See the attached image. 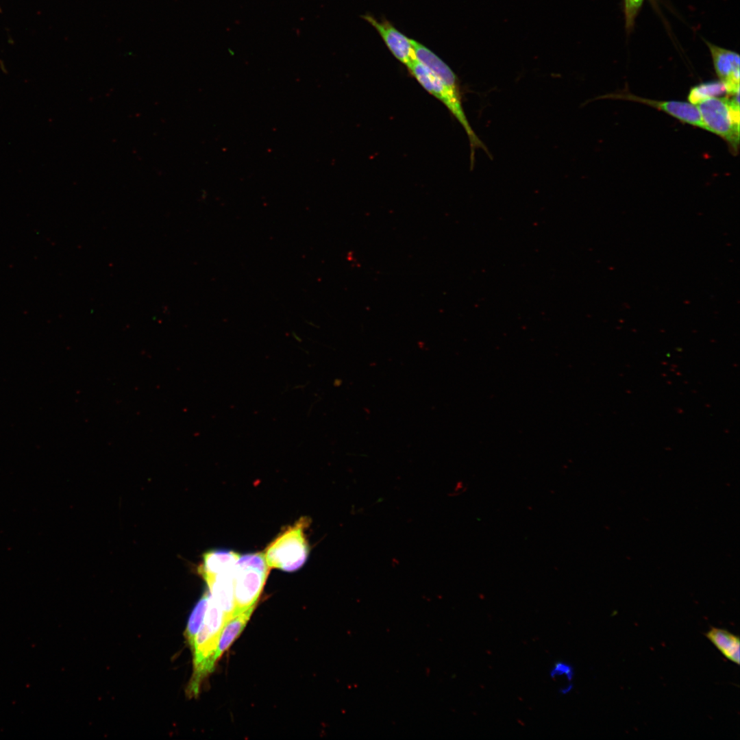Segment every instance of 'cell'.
<instances>
[{
	"mask_svg": "<svg viewBox=\"0 0 740 740\" xmlns=\"http://www.w3.org/2000/svg\"><path fill=\"white\" fill-rule=\"evenodd\" d=\"M209 594L207 610L202 625L193 645V675L186 689L190 697L198 695L203 680L209 674L217 661V648L220 634L230 619Z\"/></svg>",
	"mask_w": 740,
	"mask_h": 740,
	"instance_id": "6da1fadb",
	"label": "cell"
},
{
	"mask_svg": "<svg viewBox=\"0 0 740 740\" xmlns=\"http://www.w3.org/2000/svg\"><path fill=\"white\" fill-rule=\"evenodd\" d=\"M309 524L308 517L299 518L267 545L262 553L271 569L274 568L291 572L304 565L310 550L305 533Z\"/></svg>",
	"mask_w": 740,
	"mask_h": 740,
	"instance_id": "7a4b0ae2",
	"label": "cell"
},
{
	"mask_svg": "<svg viewBox=\"0 0 740 740\" xmlns=\"http://www.w3.org/2000/svg\"><path fill=\"white\" fill-rule=\"evenodd\" d=\"M270 570L262 552L240 556L233 574V615L256 606Z\"/></svg>",
	"mask_w": 740,
	"mask_h": 740,
	"instance_id": "3957f363",
	"label": "cell"
},
{
	"mask_svg": "<svg viewBox=\"0 0 740 740\" xmlns=\"http://www.w3.org/2000/svg\"><path fill=\"white\" fill-rule=\"evenodd\" d=\"M408 68L417 82L447 108L465 130L471 147V164H473L476 149H482L490 156L489 150L476 134L468 121L463 108L460 88L455 89L446 86L434 73L417 60Z\"/></svg>",
	"mask_w": 740,
	"mask_h": 740,
	"instance_id": "277c9868",
	"label": "cell"
},
{
	"mask_svg": "<svg viewBox=\"0 0 740 740\" xmlns=\"http://www.w3.org/2000/svg\"><path fill=\"white\" fill-rule=\"evenodd\" d=\"M708 132L724 139L736 153L739 145V92L729 97H711L697 104Z\"/></svg>",
	"mask_w": 740,
	"mask_h": 740,
	"instance_id": "5b68a950",
	"label": "cell"
},
{
	"mask_svg": "<svg viewBox=\"0 0 740 740\" xmlns=\"http://www.w3.org/2000/svg\"><path fill=\"white\" fill-rule=\"evenodd\" d=\"M604 97L645 103L665 112L684 123L708 131L698 108L691 103L680 101H656L640 97L628 92L612 94Z\"/></svg>",
	"mask_w": 740,
	"mask_h": 740,
	"instance_id": "8992f818",
	"label": "cell"
},
{
	"mask_svg": "<svg viewBox=\"0 0 740 740\" xmlns=\"http://www.w3.org/2000/svg\"><path fill=\"white\" fill-rule=\"evenodd\" d=\"M364 18L378 32L391 52L399 61L408 67L417 60L412 40L402 34L389 22L378 21L369 14L364 16Z\"/></svg>",
	"mask_w": 740,
	"mask_h": 740,
	"instance_id": "52a82bcc",
	"label": "cell"
},
{
	"mask_svg": "<svg viewBox=\"0 0 740 740\" xmlns=\"http://www.w3.org/2000/svg\"><path fill=\"white\" fill-rule=\"evenodd\" d=\"M717 76L725 86L726 93L739 92V56L737 53L707 42Z\"/></svg>",
	"mask_w": 740,
	"mask_h": 740,
	"instance_id": "ba28073f",
	"label": "cell"
},
{
	"mask_svg": "<svg viewBox=\"0 0 740 740\" xmlns=\"http://www.w3.org/2000/svg\"><path fill=\"white\" fill-rule=\"evenodd\" d=\"M234 568L221 573L202 576L208 585V592L229 618L234 612Z\"/></svg>",
	"mask_w": 740,
	"mask_h": 740,
	"instance_id": "9c48e42d",
	"label": "cell"
},
{
	"mask_svg": "<svg viewBox=\"0 0 740 740\" xmlns=\"http://www.w3.org/2000/svg\"><path fill=\"white\" fill-rule=\"evenodd\" d=\"M240 556L239 554L232 550L208 551L203 554L202 563L198 568L199 574L203 576L233 569Z\"/></svg>",
	"mask_w": 740,
	"mask_h": 740,
	"instance_id": "30bf717a",
	"label": "cell"
},
{
	"mask_svg": "<svg viewBox=\"0 0 740 740\" xmlns=\"http://www.w3.org/2000/svg\"><path fill=\"white\" fill-rule=\"evenodd\" d=\"M256 606L234 614L223 626L219 636L216 657L218 660L232 645L247 625Z\"/></svg>",
	"mask_w": 740,
	"mask_h": 740,
	"instance_id": "8fae6325",
	"label": "cell"
},
{
	"mask_svg": "<svg viewBox=\"0 0 740 740\" xmlns=\"http://www.w3.org/2000/svg\"><path fill=\"white\" fill-rule=\"evenodd\" d=\"M707 639L728 660L739 664V638L722 628H711L706 634Z\"/></svg>",
	"mask_w": 740,
	"mask_h": 740,
	"instance_id": "7c38bea8",
	"label": "cell"
},
{
	"mask_svg": "<svg viewBox=\"0 0 740 740\" xmlns=\"http://www.w3.org/2000/svg\"><path fill=\"white\" fill-rule=\"evenodd\" d=\"M208 599L209 594L208 592L204 593L200 598L189 617L186 630V637L190 647L193 645L195 638L204 621V618L208 607Z\"/></svg>",
	"mask_w": 740,
	"mask_h": 740,
	"instance_id": "4fadbf2b",
	"label": "cell"
},
{
	"mask_svg": "<svg viewBox=\"0 0 740 740\" xmlns=\"http://www.w3.org/2000/svg\"><path fill=\"white\" fill-rule=\"evenodd\" d=\"M726 92L724 84L721 81L701 83L692 87L688 95L689 103L697 105L700 102Z\"/></svg>",
	"mask_w": 740,
	"mask_h": 740,
	"instance_id": "5bb4252c",
	"label": "cell"
},
{
	"mask_svg": "<svg viewBox=\"0 0 740 740\" xmlns=\"http://www.w3.org/2000/svg\"><path fill=\"white\" fill-rule=\"evenodd\" d=\"M643 0H624L626 26L630 29Z\"/></svg>",
	"mask_w": 740,
	"mask_h": 740,
	"instance_id": "9a60e30c",
	"label": "cell"
},
{
	"mask_svg": "<svg viewBox=\"0 0 740 740\" xmlns=\"http://www.w3.org/2000/svg\"><path fill=\"white\" fill-rule=\"evenodd\" d=\"M574 674V668L571 665L562 661L555 663L550 671V676L552 679H555L557 676L565 675L569 681H571Z\"/></svg>",
	"mask_w": 740,
	"mask_h": 740,
	"instance_id": "2e32d148",
	"label": "cell"
},
{
	"mask_svg": "<svg viewBox=\"0 0 740 740\" xmlns=\"http://www.w3.org/2000/svg\"><path fill=\"white\" fill-rule=\"evenodd\" d=\"M572 689L573 684L571 683H569L567 687L561 688L559 691L560 693L565 695L569 693L572 690Z\"/></svg>",
	"mask_w": 740,
	"mask_h": 740,
	"instance_id": "e0dca14e",
	"label": "cell"
}]
</instances>
